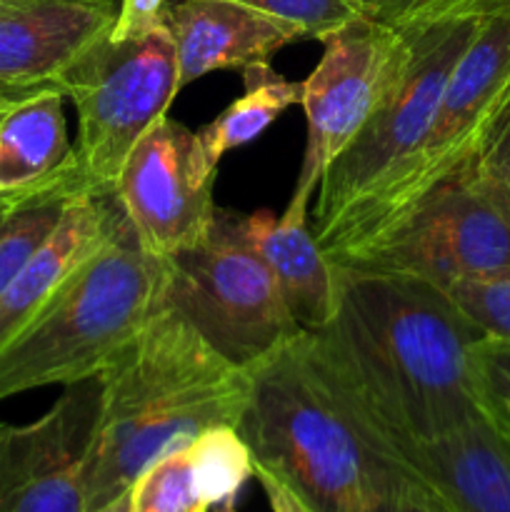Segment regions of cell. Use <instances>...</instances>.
Wrapping results in <instances>:
<instances>
[{"label": "cell", "mask_w": 510, "mask_h": 512, "mask_svg": "<svg viewBox=\"0 0 510 512\" xmlns=\"http://www.w3.org/2000/svg\"><path fill=\"white\" fill-rule=\"evenodd\" d=\"M93 512H130V490H128V493L120 495V498H115L113 503L103 505V508H98Z\"/></svg>", "instance_id": "1f68e13d"}, {"label": "cell", "mask_w": 510, "mask_h": 512, "mask_svg": "<svg viewBox=\"0 0 510 512\" xmlns=\"http://www.w3.org/2000/svg\"><path fill=\"white\" fill-rule=\"evenodd\" d=\"M188 445L155 460L130 485V512H208Z\"/></svg>", "instance_id": "7402d4cb"}, {"label": "cell", "mask_w": 510, "mask_h": 512, "mask_svg": "<svg viewBox=\"0 0 510 512\" xmlns=\"http://www.w3.org/2000/svg\"><path fill=\"white\" fill-rule=\"evenodd\" d=\"M63 103V90L48 88L0 115V203L80 195Z\"/></svg>", "instance_id": "ac0fdd59"}, {"label": "cell", "mask_w": 510, "mask_h": 512, "mask_svg": "<svg viewBox=\"0 0 510 512\" xmlns=\"http://www.w3.org/2000/svg\"><path fill=\"white\" fill-rule=\"evenodd\" d=\"M510 93V15L485 18L455 63L428 135L390 183L340 228L325 255L345 258L403 220L420 200L455 178L485 125Z\"/></svg>", "instance_id": "52a82bcc"}, {"label": "cell", "mask_w": 510, "mask_h": 512, "mask_svg": "<svg viewBox=\"0 0 510 512\" xmlns=\"http://www.w3.org/2000/svg\"><path fill=\"white\" fill-rule=\"evenodd\" d=\"M58 88L78 113L80 195H113L130 150L183 90L165 20L135 38L105 35L65 70Z\"/></svg>", "instance_id": "8992f818"}, {"label": "cell", "mask_w": 510, "mask_h": 512, "mask_svg": "<svg viewBox=\"0 0 510 512\" xmlns=\"http://www.w3.org/2000/svg\"><path fill=\"white\" fill-rule=\"evenodd\" d=\"M398 460L450 512H510V433L498 418H473L405 445Z\"/></svg>", "instance_id": "4fadbf2b"}, {"label": "cell", "mask_w": 510, "mask_h": 512, "mask_svg": "<svg viewBox=\"0 0 510 512\" xmlns=\"http://www.w3.org/2000/svg\"><path fill=\"white\" fill-rule=\"evenodd\" d=\"M365 18L393 30L418 28L453 18L510 15V0H350Z\"/></svg>", "instance_id": "cb8c5ba5"}, {"label": "cell", "mask_w": 510, "mask_h": 512, "mask_svg": "<svg viewBox=\"0 0 510 512\" xmlns=\"http://www.w3.org/2000/svg\"><path fill=\"white\" fill-rule=\"evenodd\" d=\"M443 290L485 338L510 340V268L455 280Z\"/></svg>", "instance_id": "d4e9b609"}, {"label": "cell", "mask_w": 510, "mask_h": 512, "mask_svg": "<svg viewBox=\"0 0 510 512\" xmlns=\"http://www.w3.org/2000/svg\"><path fill=\"white\" fill-rule=\"evenodd\" d=\"M73 198L78 195L50 193L5 210L0 218V293L58 228Z\"/></svg>", "instance_id": "44dd1931"}, {"label": "cell", "mask_w": 510, "mask_h": 512, "mask_svg": "<svg viewBox=\"0 0 510 512\" xmlns=\"http://www.w3.org/2000/svg\"><path fill=\"white\" fill-rule=\"evenodd\" d=\"M253 478L258 480L260 488H263L265 500H268L270 510L273 512H315L298 493H295L293 488H290L288 483H285L283 478H278L273 470L255 463Z\"/></svg>", "instance_id": "f1b7e54d"}, {"label": "cell", "mask_w": 510, "mask_h": 512, "mask_svg": "<svg viewBox=\"0 0 510 512\" xmlns=\"http://www.w3.org/2000/svg\"><path fill=\"white\" fill-rule=\"evenodd\" d=\"M165 25L178 55L180 88L213 70L270 63L278 50L308 40L295 25L233 0H178L165 5Z\"/></svg>", "instance_id": "9a60e30c"}, {"label": "cell", "mask_w": 510, "mask_h": 512, "mask_svg": "<svg viewBox=\"0 0 510 512\" xmlns=\"http://www.w3.org/2000/svg\"><path fill=\"white\" fill-rule=\"evenodd\" d=\"M480 365H483L485 385L495 408L500 403L510 405V340L483 338L478 345Z\"/></svg>", "instance_id": "4316f807"}, {"label": "cell", "mask_w": 510, "mask_h": 512, "mask_svg": "<svg viewBox=\"0 0 510 512\" xmlns=\"http://www.w3.org/2000/svg\"><path fill=\"white\" fill-rule=\"evenodd\" d=\"M243 83L245 93L238 100H233L203 128L195 130L200 153L215 170L225 153L253 143L290 105H300L303 98V83L285 80L270 63L245 68Z\"/></svg>", "instance_id": "d6986e66"}, {"label": "cell", "mask_w": 510, "mask_h": 512, "mask_svg": "<svg viewBox=\"0 0 510 512\" xmlns=\"http://www.w3.org/2000/svg\"><path fill=\"white\" fill-rule=\"evenodd\" d=\"M215 178L193 130L165 115L130 150L113 198L140 248L170 260L208 240L218 213Z\"/></svg>", "instance_id": "8fae6325"}, {"label": "cell", "mask_w": 510, "mask_h": 512, "mask_svg": "<svg viewBox=\"0 0 510 512\" xmlns=\"http://www.w3.org/2000/svg\"><path fill=\"white\" fill-rule=\"evenodd\" d=\"M0 425H3V423H0Z\"/></svg>", "instance_id": "8d00e7d4"}, {"label": "cell", "mask_w": 510, "mask_h": 512, "mask_svg": "<svg viewBox=\"0 0 510 512\" xmlns=\"http://www.w3.org/2000/svg\"><path fill=\"white\" fill-rule=\"evenodd\" d=\"M200 490L210 508L233 503L243 485L253 478L255 460L248 443L235 425H213L205 428L188 445Z\"/></svg>", "instance_id": "ffe728a7"}, {"label": "cell", "mask_w": 510, "mask_h": 512, "mask_svg": "<svg viewBox=\"0 0 510 512\" xmlns=\"http://www.w3.org/2000/svg\"><path fill=\"white\" fill-rule=\"evenodd\" d=\"M215 512H238V510H235V500H233V503L218 505V508H215Z\"/></svg>", "instance_id": "836d02e7"}, {"label": "cell", "mask_w": 510, "mask_h": 512, "mask_svg": "<svg viewBox=\"0 0 510 512\" xmlns=\"http://www.w3.org/2000/svg\"><path fill=\"white\" fill-rule=\"evenodd\" d=\"M103 420L100 375L65 385L25 425H0V512H88L90 470Z\"/></svg>", "instance_id": "7c38bea8"}, {"label": "cell", "mask_w": 510, "mask_h": 512, "mask_svg": "<svg viewBox=\"0 0 510 512\" xmlns=\"http://www.w3.org/2000/svg\"><path fill=\"white\" fill-rule=\"evenodd\" d=\"M485 18H453L408 28L403 63L353 143L330 163L315 190L313 230L320 248L358 215L413 158L435 118L455 63Z\"/></svg>", "instance_id": "5b68a950"}, {"label": "cell", "mask_w": 510, "mask_h": 512, "mask_svg": "<svg viewBox=\"0 0 510 512\" xmlns=\"http://www.w3.org/2000/svg\"><path fill=\"white\" fill-rule=\"evenodd\" d=\"M338 273V310L308 335L395 460L405 445L473 418H498L478 353L485 335L443 288L400 275Z\"/></svg>", "instance_id": "6da1fadb"}, {"label": "cell", "mask_w": 510, "mask_h": 512, "mask_svg": "<svg viewBox=\"0 0 510 512\" xmlns=\"http://www.w3.org/2000/svg\"><path fill=\"white\" fill-rule=\"evenodd\" d=\"M335 265L448 288L455 280L510 268V220L455 175L393 228Z\"/></svg>", "instance_id": "30bf717a"}, {"label": "cell", "mask_w": 510, "mask_h": 512, "mask_svg": "<svg viewBox=\"0 0 510 512\" xmlns=\"http://www.w3.org/2000/svg\"><path fill=\"white\" fill-rule=\"evenodd\" d=\"M390 512H450L445 508L443 500L433 493V490L425 488L418 480H408L403 483V488L395 495Z\"/></svg>", "instance_id": "f546056e"}, {"label": "cell", "mask_w": 510, "mask_h": 512, "mask_svg": "<svg viewBox=\"0 0 510 512\" xmlns=\"http://www.w3.org/2000/svg\"><path fill=\"white\" fill-rule=\"evenodd\" d=\"M238 433L315 512H390L408 473L308 333L250 370Z\"/></svg>", "instance_id": "7a4b0ae2"}, {"label": "cell", "mask_w": 510, "mask_h": 512, "mask_svg": "<svg viewBox=\"0 0 510 512\" xmlns=\"http://www.w3.org/2000/svg\"><path fill=\"white\" fill-rule=\"evenodd\" d=\"M115 0H28L0 15V80L58 85L65 70L110 35Z\"/></svg>", "instance_id": "5bb4252c"}, {"label": "cell", "mask_w": 510, "mask_h": 512, "mask_svg": "<svg viewBox=\"0 0 510 512\" xmlns=\"http://www.w3.org/2000/svg\"><path fill=\"white\" fill-rule=\"evenodd\" d=\"M258 13L295 25L308 40H323L340 25L360 15L350 0H233Z\"/></svg>", "instance_id": "484cf974"}, {"label": "cell", "mask_w": 510, "mask_h": 512, "mask_svg": "<svg viewBox=\"0 0 510 512\" xmlns=\"http://www.w3.org/2000/svg\"><path fill=\"white\" fill-rule=\"evenodd\" d=\"M23 3H28V0H0V15L8 13V10H13V8H18V5H23Z\"/></svg>", "instance_id": "d6a6232c"}, {"label": "cell", "mask_w": 510, "mask_h": 512, "mask_svg": "<svg viewBox=\"0 0 510 512\" xmlns=\"http://www.w3.org/2000/svg\"><path fill=\"white\" fill-rule=\"evenodd\" d=\"M168 260L145 253L123 220L50 303L0 348V403L95 378L160 310Z\"/></svg>", "instance_id": "277c9868"}, {"label": "cell", "mask_w": 510, "mask_h": 512, "mask_svg": "<svg viewBox=\"0 0 510 512\" xmlns=\"http://www.w3.org/2000/svg\"><path fill=\"white\" fill-rule=\"evenodd\" d=\"M165 5L168 0H120L118 18L110 30V38L125 40L153 30L165 20Z\"/></svg>", "instance_id": "83f0119b"}, {"label": "cell", "mask_w": 510, "mask_h": 512, "mask_svg": "<svg viewBox=\"0 0 510 512\" xmlns=\"http://www.w3.org/2000/svg\"><path fill=\"white\" fill-rule=\"evenodd\" d=\"M225 213L240 243L273 275L295 323L305 333L323 330L338 310L340 273L315 240L308 218L270 210Z\"/></svg>", "instance_id": "2e32d148"}, {"label": "cell", "mask_w": 510, "mask_h": 512, "mask_svg": "<svg viewBox=\"0 0 510 512\" xmlns=\"http://www.w3.org/2000/svg\"><path fill=\"white\" fill-rule=\"evenodd\" d=\"M5 113H8V110H5ZM0 115H3V113H0ZM20 205V203H18ZM3 208H13V205H8V203H0V210H3Z\"/></svg>", "instance_id": "e575fe53"}, {"label": "cell", "mask_w": 510, "mask_h": 512, "mask_svg": "<svg viewBox=\"0 0 510 512\" xmlns=\"http://www.w3.org/2000/svg\"><path fill=\"white\" fill-rule=\"evenodd\" d=\"M460 178L510 220V93L485 125Z\"/></svg>", "instance_id": "603a6c76"}, {"label": "cell", "mask_w": 510, "mask_h": 512, "mask_svg": "<svg viewBox=\"0 0 510 512\" xmlns=\"http://www.w3.org/2000/svg\"><path fill=\"white\" fill-rule=\"evenodd\" d=\"M120 220L123 210L113 195H78L70 200L58 228L0 293V348L113 238Z\"/></svg>", "instance_id": "e0dca14e"}, {"label": "cell", "mask_w": 510, "mask_h": 512, "mask_svg": "<svg viewBox=\"0 0 510 512\" xmlns=\"http://www.w3.org/2000/svg\"><path fill=\"white\" fill-rule=\"evenodd\" d=\"M168 265L165 303L240 368L255 370L305 333L268 268L230 230L223 208L208 240L173 255Z\"/></svg>", "instance_id": "ba28073f"}, {"label": "cell", "mask_w": 510, "mask_h": 512, "mask_svg": "<svg viewBox=\"0 0 510 512\" xmlns=\"http://www.w3.org/2000/svg\"><path fill=\"white\" fill-rule=\"evenodd\" d=\"M323 55L308 80L303 98L308 140L303 165L295 180L285 215L308 218V205L325 170L363 130L388 85L403 63L408 35L385 28L365 15H355L338 30L325 35Z\"/></svg>", "instance_id": "9c48e42d"}, {"label": "cell", "mask_w": 510, "mask_h": 512, "mask_svg": "<svg viewBox=\"0 0 510 512\" xmlns=\"http://www.w3.org/2000/svg\"><path fill=\"white\" fill-rule=\"evenodd\" d=\"M48 88H58V85H15L0 80V113L15 108L18 103H23V100L33 98V95L43 93Z\"/></svg>", "instance_id": "4dcf8cb0"}, {"label": "cell", "mask_w": 510, "mask_h": 512, "mask_svg": "<svg viewBox=\"0 0 510 512\" xmlns=\"http://www.w3.org/2000/svg\"><path fill=\"white\" fill-rule=\"evenodd\" d=\"M13 208H15V205H13ZM5 210H10V208H3V210H0V218H3V213H5Z\"/></svg>", "instance_id": "d590c367"}, {"label": "cell", "mask_w": 510, "mask_h": 512, "mask_svg": "<svg viewBox=\"0 0 510 512\" xmlns=\"http://www.w3.org/2000/svg\"><path fill=\"white\" fill-rule=\"evenodd\" d=\"M100 380L103 420L88 512L128 493L145 468L190 445L205 428L238 425L253 375L223 358L163 300Z\"/></svg>", "instance_id": "3957f363"}]
</instances>
